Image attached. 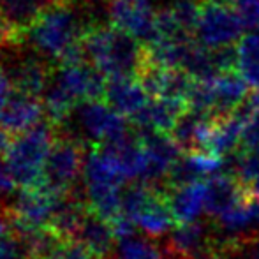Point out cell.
<instances>
[{
  "instance_id": "25",
  "label": "cell",
  "mask_w": 259,
  "mask_h": 259,
  "mask_svg": "<svg viewBox=\"0 0 259 259\" xmlns=\"http://www.w3.org/2000/svg\"><path fill=\"white\" fill-rule=\"evenodd\" d=\"M177 23L180 25L182 32L189 37H194L199 16H201L203 4L201 0H173L169 6Z\"/></svg>"
},
{
  "instance_id": "30",
  "label": "cell",
  "mask_w": 259,
  "mask_h": 259,
  "mask_svg": "<svg viewBox=\"0 0 259 259\" xmlns=\"http://www.w3.org/2000/svg\"><path fill=\"white\" fill-rule=\"evenodd\" d=\"M13 83H11L9 72L7 69H4L0 65V111L6 108V104L9 103L11 96H13Z\"/></svg>"
},
{
  "instance_id": "21",
  "label": "cell",
  "mask_w": 259,
  "mask_h": 259,
  "mask_svg": "<svg viewBox=\"0 0 259 259\" xmlns=\"http://www.w3.org/2000/svg\"><path fill=\"white\" fill-rule=\"evenodd\" d=\"M243 129H245V120L236 113L222 118H213L205 152L221 159L236 154L242 150Z\"/></svg>"
},
{
  "instance_id": "32",
  "label": "cell",
  "mask_w": 259,
  "mask_h": 259,
  "mask_svg": "<svg viewBox=\"0 0 259 259\" xmlns=\"http://www.w3.org/2000/svg\"><path fill=\"white\" fill-rule=\"evenodd\" d=\"M247 192H249L250 198H252V199H257V201H259V177L252 182V184H250V187L247 189Z\"/></svg>"
},
{
  "instance_id": "26",
  "label": "cell",
  "mask_w": 259,
  "mask_h": 259,
  "mask_svg": "<svg viewBox=\"0 0 259 259\" xmlns=\"http://www.w3.org/2000/svg\"><path fill=\"white\" fill-rule=\"evenodd\" d=\"M229 259H259V233L242 238H217Z\"/></svg>"
},
{
  "instance_id": "7",
  "label": "cell",
  "mask_w": 259,
  "mask_h": 259,
  "mask_svg": "<svg viewBox=\"0 0 259 259\" xmlns=\"http://www.w3.org/2000/svg\"><path fill=\"white\" fill-rule=\"evenodd\" d=\"M85 160L81 141L67 133H58L46 162L45 187L58 194L71 196L78 182L83 180Z\"/></svg>"
},
{
  "instance_id": "24",
  "label": "cell",
  "mask_w": 259,
  "mask_h": 259,
  "mask_svg": "<svg viewBox=\"0 0 259 259\" xmlns=\"http://www.w3.org/2000/svg\"><path fill=\"white\" fill-rule=\"evenodd\" d=\"M111 259H167L157 240L131 235L116 242Z\"/></svg>"
},
{
  "instance_id": "13",
  "label": "cell",
  "mask_w": 259,
  "mask_h": 259,
  "mask_svg": "<svg viewBox=\"0 0 259 259\" xmlns=\"http://www.w3.org/2000/svg\"><path fill=\"white\" fill-rule=\"evenodd\" d=\"M7 72L14 92L41 97L48 89L53 71H50V65L39 55H20L13 60Z\"/></svg>"
},
{
  "instance_id": "2",
  "label": "cell",
  "mask_w": 259,
  "mask_h": 259,
  "mask_svg": "<svg viewBox=\"0 0 259 259\" xmlns=\"http://www.w3.org/2000/svg\"><path fill=\"white\" fill-rule=\"evenodd\" d=\"M83 53L106 79L138 78L147 64V48L115 25H99L87 32Z\"/></svg>"
},
{
  "instance_id": "35",
  "label": "cell",
  "mask_w": 259,
  "mask_h": 259,
  "mask_svg": "<svg viewBox=\"0 0 259 259\" xmlns=\"http://www.w3.org/2000/svg\"><path fill=\"white\" fill-rule=\"evenodd\" d=\"M0 48H2V42H0Z\"/></svg>"
},
{
  "instance_id": "34",
  "label": "cell",
  "mask_w": 259,
  "mask_h": 259,
  "mask_svg": "<svg viewBox=\"0 0 259 259\" xmlns=\"http://www.w3.org/2000/svg\"><path fill=\"white\" fill-rule=\"evenodd\" d=\"M256 224H257V231H259V201L256 199Z\"/></svg>"
},
{
  "instance_id": "16",
  "label": "cell",
  "mask_w": 259,
  "mask_h": 259,
  "mask_svg": "<svg viewBox=\"0 0 259 259\" xmlns=\"http://www.w3.org/2000/svg\"><path fill=\"white\" fill-rule=\"evenodd\" d=\"M211 125H213L211 116L187 108L178 116L169 136L177 143V147L180 148L182 154L205 152Z\"/></svg>"
},
{
  "instance_id": "31",
  "label": "cell",
  "mask_w": 259,
  "mask_h": 259,
  "mask_svg": "<svg viewBox=\"0 0 259 259\" xmlns=\"http://www.w3.org/2000/svg\"><path fill=\"white\" fill-rule=\"evenodd\" d=\"M11 141H13V140H9V133H7L2 125H0V155H6Z\"/></svg>"
},
{
  "instance_id": "20",
  "label": "cell",
  "mask_w": 259,
  "mask_h": 259,
  "mask_svg": "<svg viewBox=\"0 0 259 259\" xmlns=\"http://www.w3.org/2000/svg\"><path fill=\"white\" fill-rule=\"evenodd\" d=\"M245 199H250L249 192L233 175L219 173L206 180V215L210 219L219 217Z\"/></svg>"
},
{
  "instance_id": "4",
  "label": "cell",
  "mask_w": 259,
  "mask_h": 259,
  "mask_svg": "<svg viewBox=\"0 0 259 259\" xmlns=\"http://www.w3.org/2000/svg\"><path fill=\"white\" fill-rule=\"evenodd\" d=\"M57 140L52 123H39L27 133L16 134L4 155L20 189H37L45 185V171L50 152Z\"/></svg>"
},
{
  "instance_id": "8",
  "label": "cell",
  "mask_w": 259,
  "mask_h": 259,
  "mask_svg": "<svg viewBox=\"0 0 259 259\" xmlns=\"http://www.w3.org/2000/svg\"><path fill=\"white\" fill-rule=\"evenodd\" d=\"M245 21L236 7L228 4H205L201 9L194 39L205 50L236 46L243 37Z\"/></svg>"
},
{
  "instance_id": "29",
  "label": "cell",
  "mask_w": 259,
  "mask_h": 259,
  "mask_svg": "<svg viewBox=\"0 0 259 259\" xmlns=\"http://www.w3.org/2000/svg\"><path fill=\"white\" fill-rule=\"evenodd\" d=\"M14 231H16V229H14L9 208L0 206V252H2L4 245L11 240V236L14 235Z\"/></svg>"
},
{
  "instance_id": "1",
  "label": "cell",
  "mask_w": 259,
  "mask_h": 259,
  "mask_svg": "<svg viewBox=\"0 0 259 259\" xmlns=\"http://www.w3.org/2000/svg\"><path fill=\"white\" fill-rule=\"evenodd\" d=\"M106 76L87 58L64 62L52 72L42 104L48 122L55 129L64 125L76 108L89 101H103L106 92Z\"/></svg>"
},
{
  "instance_id": "28",
  "label": "cell",
  "mask_w": 259,
  "mask_h": 259,
  "mask_svg": "<svg viewBox=\"0 0 259 259\" xmlns=\"http://www.w3.org/2000/svg\"><path fill=\"white\" fill-rule=\"evenodd\" d=\"M16 189H18L16 180H14L13 173H11L7 164L2 159L0 160V199L9 198L11 194H14Z\"/></svg>"
},
{
  "instance_id": "23",
  "label": "cell",
  "mask_w": 259,
  "mask_h": 259,
  "mask_svg": "<svg viewBox=\"0 0 259 259\" xmlns=\"http://www.w3.org/2000/svg\"><path fill=\"white\" fill-rule=\"evenodd\" d=\"M238 50V72L250 90L259 92V30L245 34L236 45Z\"/></svg>"
},
{
  "instance_id": "19",
  "label": "cell",
  "mask_w": 259,
  "mask_h": 259,
  "mask_svg": "<svg viewBox=\"0 0 259 259\" xmlns=\"http://www.w3.org/2000/svg\"><path fill=\"white\" fill-rule=\"evenodd\" d=\"M187 109L182 101L171 99H150L148 104L131 120L138 133H162L171 134L178 116Z\"/></svg>"
},
{
  "instance_id": "18",
  "label": "cell",
  "mask_w": 259,
  "mask_h": 259,
  "mask_svg": "<svg viewBox=\"0 0 259 259\" xmlns=\"http://www.w3.org/2000/svg\"><path fill=\"white\" fill-rule=\"evenodd\" d=\"M45 115V104L39 97L14 92L6 108L0 111V125L7 133L21 134L37 127Z\"/></svg>"
},
{
  "instance_id": "12",
  "label": "cell",
  "mask_w": 259,
  "mask_h": 259,
  "mask_svg": "<svg viewBox=\"0 0 259 259\" xmlns=\"http://www.w3.org/2000/svg\"><path fill=\"white\" fill-rule=\"evenodd\" d=\"M217 233L213 222L198 219L192 222L177 224L162 240H159L167 259H194L213 245Z\"/></svg>"
},
{
  "instance_id": "27",
  "label": "cell",
  "mask_w": 259,
  "mask_h": 259,
  "mask_svg": "<svg viewBox=\"0 0 259 259\" xmlns=\"http://www.w3.org/2000/svg\"><path fill=\"white\" fill-rule=\"evenodd\" d=\"M0 259H30V256H28L27 249H25L20 236L13 235L9 242L4 245L2 252H0Z\"/></svg>"
},
{
  "instance_id": "6",
  "label": "cell",
  "mask_w": 259,
  "mask_h": 259,
  "mask_svg": "<svg viewBox=\"0 0 259 259\" xmlns=\"http://www.w3.org/2000/svg\"><path fill=\"white\" fill-rule=\"evenodd\" d=\"M65 199V194H58L45 185L37 189H21L18 198L9 206L16 233L28 235L52 229L55 217Z\"/></svg>"
},
{
  "instance_id": "9",
  "label": "cell",
  "mask_w": 259,
  "mask_h": 259,
  "mask_svg": "<svg viewBox=\"0 0 259 259\" xmlns=\"http://www.w3.org/2000/svg\"><path fill=\"white\" fill-rule=\"evenodd\" d=\"M157 11L154 0H109V21L136 37L143 46L159 41Z\"/></svg>"
},
{
  "instance_id": "22",
  "label": "cell",
  "mask_w": 259,
  "mask_h": 259,
  "mask_svg": "<svg viewBox=\"0 0 259 259\" xmlns=\"http://www.w3.org/2000/svg\"><path fill=\"white\" fill-rule=\"evenodd\" d=\"M211 85H213L215 94L213 118L233 115L236 111V108L252 92L238 71L224 72V74L217 76L215 79H211Z\"/></svg>"
},
{
  "instance_id": "5",
  "label": "cell",
  "mask_w": 259,
  "mask_h": 259,
  "mask_svg": "<svg viewBox=\"0 0 259 259\" xmlns=\"http://www.w3.org/2000/svg\"><path fill=\"white\" fill-rule=\"evenodd\" d=\"M65 123L67 127L60 125V129L57 131L67 133L79 141H89L97 147H104L133 129L125 116L116 113L104 101H89L79 104Z\"/></svg>"
},
{
  "instance_id": "14",
  "label": "cell",
  "mask_w": 259,
  "mask_h": 259,
  "mask_svg": "<svg viewBox=\"0 0 259 259\" xmlns=\"http://www.w3.org/2000/svg\"><path fill=\"white\" fill-rule=\"evenodd\" d=\"M72 238L79 240L90 250L94 259H111L116 249V235L111 222L104 221L90 208L83 215Z\"/></svg>"
},
{
  "instance_id": "15",
  "label": "cell",
  "mask_w": 259,
  "mask_h": 259,
  "mask_svg": "<svg viewBox=\"0 0 259 259\" xmlns=\"http://www.w3.org/2000/svg\"><path fill=\"white\" fill-rule=\"evenodd\" d=\"M164 194L177 224L198 221L203 213H206V180L166 187Z\"/></svg>"
},
{
  "instance_id": "17",
  "label": "cell",
  "mask_w": 259,
  "mask_h": 259,
  "mask_svg": "<svg viewBox=\"0 0 259 259\" xmlns=\"http://www.w3.org/2000/svg\"><path fill=\"white\" fill-rule=\"evenodd\" d=\"M150 99L152 97L147 94L138 78L108 79L106 83L104 103L111 106L116 113L125 116L129 122L148 104Z\"/></svg>"
},
{
  "instance_id": "11",
  "label": "cell",
  "mask_w": 259,
  "mask_h": 259,
  "mask_svg": "<svg viewBox=\"0 0 259 259\" xmlns=\"http://www.w3.org/2000/svg\"><path fill=\"white\" fill-rule=\"evenodd\" d=\"M58 2L60 0H0L2 46L21 45L42 13Z\"/></svg>"
},
{
  "instance_id": "10",
  "label": "cell",
  "mask_w": 259,
  "mask_h": 259,
  "mask_svg": "<svg viewBox=\"0 0 259 259\" xmlns=\"http://www.w3.org/2000/svg\"><path fill=\"white\" fill-rule=\"evenodd\" d=\"M143 143V171L140 182L164 191L167 178L182 152L169 134L140 133Z\"/></svg>"
},
{
  "instance_id": "33",
  "label": "cell",
  "mask_w": 259,
  "mask_h": 259,
  "mask_svg": "<svg viewBox=\"0 0 259 259\" xmlns=\"http://www.w3.org/2000/svg\"><path fill=\"white\" fill-rule=\"evenodd\" d=\"M201 2H206V4H228V6H233L235 0H201Z\"/></svg>"
},
{
  "instance_id": "3",
  "label": "cell",
  "mask_w": 259,
  "mask_h": 259,
  "mask_svg": "<svg viewBox=\"0 0 259 259\" xmlns=\"http://www.w3.org/2000/svg\"><path fill=\"white\" fill-rule=\"evenodd\" d=\"M125 180L118 164L104 148H92L87 155L81 180L87 206L108 222L122 217Z\"/></svg>"
}]
</instances>
